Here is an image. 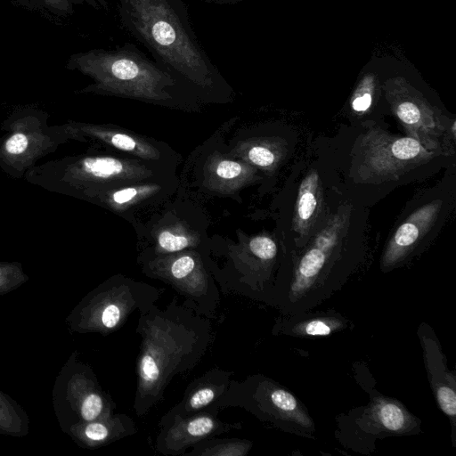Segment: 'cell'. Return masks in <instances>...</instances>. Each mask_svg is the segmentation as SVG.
Returning <instances> with one entry per match:
<instances>
[{
	"mask_svg": "<svg viewBox=\"0 0 456 456\" xmlns=\"http://www.w3.org/2000/svg\"><path fill=\"white\" fill-rule=\"evenodd\" d=\"M120 23L175 78L220 90L225 81L200 45L183 0H117Z\"/></svg>",
	"mask_w": 456,
	"mask_h": 456,
	"instance_id": "cell-1",
	"label": "cell"
},
{
	"mask_svg": "<svg viewBox=\"0 0 456 456\" xmlns=\"http://www.w3.org/2000/svg\"><path fill=\"white\" fill-rule=\"evenodd\" d=\"M76 67L92 77L93 88L133 96L165 99L176 78L134 45L95 49L75 58Z\"/></svg>",
	"mask_w": 456,
	"mask_h": 456,
	"instance_id": "cell-2",
	"label": "cell"
},
{
	"mask_svg": "<svg viewBox=\"0 0 456 456\" xmlns=\"http://www.w3.org/2000/svg\"><path fill=\"white\" fill-rule=\"evenodd\" d=\"M48 114L22 110L3 123L0 138V169L14 177H24L36 163L54 152L61 144L77 135L68 124L50 126Z\"/></svg>",
	"mask_w": 456,
	"mask_h": 456,
	"instance_id": "cell-3",
	"label": "cell"
},
{
	"mask_svg": "<svg viewBox=\"0 0 456 456\" xmlns=\"http://www.w3.org/2000/svg\"><path fill=\"white\" fill-rule=\"evenodd\" d=\"M438 156L409 136H396L373 127L362 133L353 151L355 183L395 181L414 167Z\"/></svg>",
	"mask_w": 456,
	"mask_h": 456,
	"instance_id": "cell-4",
	"label": "cell"
},
{
	"mask_svg": "<svg viewBox=\"0 0 456 456\" xmlns=\"http://www.w3.org/2000/svg\"><path fill=\"white\" fill-rule=\"evenodd\" d=\"M350 209L338 210L332 215L316 233L301 256L289 289V311H301L314 305L321 297L322 272L346 232Z\"/></svg>",
	"mask_w": 456,
	"mask_h": 456,
	"instance_id": "cell-5",
	"label": "cell"
},
{
	"mask_svg": "<svg viewBox=\"0 0 456 456\" xmlns=\"http://www.w3.org/2000/svg\"><path fill=\"white\" fill-rule=\"evenodd\" d=\"M52 399L55 417L63 432L72 424L100 419L105 406L89 370L77 360L76 352L57 374Z\"/></svg>",
	"mask_w": 456,
	"mask_h": 456,
	"instance_id": "cell-6",
	"label": "cell"
},
{
	"mask_svg": "<svg viewBox=\"0 0 456 456\" xmlns=\"http://www.w3.org/2000/svg\"><path fill=\"white\" fill-rule=\"evenodd\" d=\"M441 206L440 200L422 206L411 213L396 229L383 254L384 267L399 263L413 249L436 222Z\"/></svg>",
	"mask_w": 456,
	"mask_h": 456,
	"instance_id": "cell-7",
	"label": "cell"
},
{
	"mask_svg": "<svg viewBox=\"0 0 456 456\" xmlns=\"http://www.w3.org/2000/svg\"><path fill=\"white\" fill-rule=\"evenodd\" d=\"M323 194L319 174L311 169L303 178L297 192L293 230L300 239H307L322 210Z\"/></svg>",
	"mask_w": 456,
	"mask_h": 456,
	"instance_id": "cell-8",
	"label": "cell"
},
{
	"mask_svg": "<svg viewBox=\"0 0 456 456\" xmlns=\"http://www.w3.org/2000/svg\"><path fill=\"white\" fill-rule=\"evenodd\" d=\"M30 420L16 400L0 390V435L23 437L28 435Z\"/></svg>",
	"mask_w": 456,
	"mask_h": 456,
	"instance_id": "cell-9",
	"label": "cell"
},
{
	"mask_svg": "<svg viewBox=\"0 0 456 456\" xmlns=\"http://www.w3.org/2000/svg\"><path fill=\"white\" fill-rule=\"evenodd\" d=\"M286 154V142L278 138L269 142L252 145L248 149L247 156L255 166L265 169H274Z\"/></svg>",
	"mask_w": 456,
	"mask_h": 456,
	"instance_id": "cell-10",
	"label": "cell"
},
{
	"mask_svg": "<svg viewBox=\"0 0 456 456\" xmlns=\"http://www.w3.org/2000/svg\"><path fill=\"white\" fill-rule=\"evenodd\" d=\"M28 279L20 262L0 261V296L15 290Z\"/></svg>",
	"mask_w": 456,
	"mask_h": 456,
	"instance_id": "cell-11",
	"label": "cell"
},
{
	"mask_svg": "<svg viewBox=\"0 0 456 456\" xmlns=\"http://www.w3.org/2000/svg\"><path fill=\"white\" fill-rule=\"evenodd\" d=\"M377 416L381 425L390 430L398 432L404 428L407 418L404 411L398 405L386 402L378 407Z\"/></svg>",
	"mask_w": 456,
	"mask_h": 456,
	"instance_id": "cell-12",
	"label": "cell"
},
{
	"mask_svg": "<svg viewBox=\"0 0 456 456\" xmlns=\"http://www.w3.org/2000/svg\"><path fill=\"white\" fill-rule=\"evenodd\" d=\"M251 252L262 260H271L275 257L277 247L275 242L269 237L257 236L249 242Z\"/></svg>",
	"mask_w": 456,
	"mask_h": 456,
	"instance_id": "cell-13",
	"label": "cell"
},
{
	"mask_svg": "<svg viewBox=\"0 0 456 456\" xmlns=\"http://www.w3.org/2000/svg\"><path fill=\"white\" fill-rule=\"evenodd\" d=\"M185 428L186 434L190 437H202L214 430L215 422L209 417L201 416L190 420Z\"/></svg>",
	"mask_w": 456,
	"mask_h": 456,
	"instance_id": "cell-14",
	"label": "cell"
},
{
	"mask_svg": "<svg viewBox=\"0 0 456 456\" xmlns=\"http://www.w3.org/2000/svg\"><path fill=\"white\" fill-rule=\"evenodd\" d=\"M271 401L281 411L292 414L297 410V402L295 397L286 390L274 389L271 393Z\"/></svg>",
	"mask_w": 456,
	"mask_h": 456,
	"instance_id": "cell-15",
	"label": "cell"
},
{
	"mask_svg": "<svg viewBox=\"0 0 456 456\" xmlns=\"http://www.w3.org/2000/svg\"><path fill=\"white\" fill-rule=\"evenodd\" d=\"M158 240L159 247L167 252L179 251L189 245V240L186 237L169 232H161Z\"/></svg>",
	"mask_w": 456,
	"mask_h": 456,
	"instance_id": "cell-16",
	"label": "cell"
},
{
	"mask_svg": "<svg viewBox=\"0 0 456 456\" xmlns=\"http://www.w3.org/2000/svg\"><path fill=\"white\" fill-rule=\"evenodd\" d=\"M194 267V259L190 256H183L171 265V273L175 278L182 279L189 275Z\"/></svg>",
	"mask_w": 456,
	"mask_h": 456,
	"instance_id": "cell-17",
	"label": "cell"
},
{
	"mask_svg": "<svg viewBox=\"0 0 456 456\" xmlns=\"http://www.w3.org/2000/svg\"><path fill=\"white\" fill-rule=\"evenodd\" d=\"M243 169L240 164L231 160L221 161L216 169V175L224 179H232L241 175Z\"/></svg>",
	"mask_w": 456,
	"mask_h": 456,
	"instance_id": "cell-18",
	"label": "cell"
},
{
	"mask_svg": "<svg viewBox=\"0 0 456 456\" xmlns=\"http://www.w3.org/2000/svg\"><path fill=\"white\" fill-rule=\"evenodd\" d=\"M215 398V391L209 387H204L195 392L190 398L189 406L191 409H199L208 405Z\"/></svg>",
	"mask_w": 456,
	"mask_h": 456,
	"instance_id": "cell-19",
	"label": "cell"
},
{
	"mask_svg": "<svg viewBox=\"0 0 456 456\" xmlns=\"http://www.w3.org/2000/svg\"><path fill=\"white\" fill-rule=\"evenodd\" d=\"M333 330V326L322 320H313L305 324L304 330L310 336L329 335Z\"/></svg>",
	"mask_w": 456,
	"mask_h": 456,
	"instance_id": "cell-20",
	"label": "cell"
},
{
	"mask_svg": "<svg viewBox=\"0 0 456 456\" xmlns=\"http://www.w3.org/2000/svg\"><path fill=\"white\" fill-rule=\"evenodd\" d=\"M138 191L134 188H127L118 191H116L112 195V200L116 203L123 204L130 201L133 198L137 195Z\"/></svg>",
	"mask_w": 456,
	"mask_h": 456,
	"instance_id": "cell-21",
	"label": "cell"
}]
</instances>
